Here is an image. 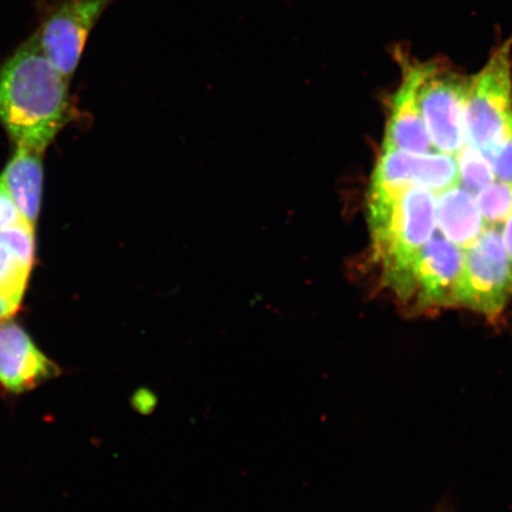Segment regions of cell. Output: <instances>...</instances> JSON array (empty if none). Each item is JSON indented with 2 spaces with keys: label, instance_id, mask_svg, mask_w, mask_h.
<instances>
[{
  "label": "cell",
  "instance_id": "cell-4",
  "mask_svg": "<svg viewBox=\"0 0 512 512\" xmlns=\"http://www.w3.org/2000/svg\"><path fill=\"white\" fill-rule=\"evenodd\" d=\"M512 121V37L471 76L465 106L466 143L491 160Z\"/></svg>",
  "mask_w": 512,
  "mask_h": 512
},
{
  "label": "cell",
  "instance_id": "cell-13",
  "mask_svg": "<svg viewBox=\"0 0 512 512\" xmlns=\"http://www.w3.org/2000/svg\"><path fill=\"white\" fill-rule=\"evenodd\" d=\"M0 177L14 198L24 221L35 228L42 203V153L17 147L15 155Z\"/></svg>",
  "mask_w": 512,
  "mask_h": 512
},
{
  "label": "cell",
  "instance_id": "cell-18",
  "mask_svg": "<svg viewBox=\"0 0 512 512\" xmlns=\"http://www.w3.org/2000/svg\"><path fill=\"white\" fill-rule=\"evenodd\" d=\"M131 403L134 411L143 415H149L155 411L158 400L156 394L153 393L152 390L142 388L133 394Z\"/></svg>",
  "mask_w": 512,
  "mask_h": 512
},
{
  "label": "cell",
  "instance_id": "cell-1",
  "mask_svg": "<svg viewBox=\"0 0 512 512\" xmlns=\"http://www.w3.org/2000/svg\"><path fill=\"white\" fill-rule=\"evenodd\" d=\"M74 114L69 79L31 34L0 62V124L17 147L43 153Z\"/></svg>",
  "mask_w": 512,
  "mask_h": 512
},
{
  "label": "cell",
  "instance_id": "cell-3",
  "mask_svg": "<svg viewBox=\"0 0 512 512\" xmlns=\"http://www.w3.org/2000/svg\"><path fill=\"white\" fill-rule=\"evenodd\" d=\"M464 251L437 230L413 259L382 284L408 313H430L454 307Z\"/></svg>",
  "mask_w": 512,
  "mask_h": 512
},
{
  "label": "cell",
  "instance_id": "cell-6",
  "mask_svg": "<svg viewBox=\"0 0 512 512\" xmlns=\"http://www.w3.org/2000/svg\"><path fill=\"white\" fill-rule=\"evenodd\" d=\"M117 0H38V46L64 78L78 69L95 25Z\"/></svg>",
  "mask_w": 512,
  "mask_h": 512
},
{
  "label": "cell",
  "instance_id": "cell-12",
  "mask_svg": "<svg viewBox=\"0 0 512 512\" xmlns=\"http://www.w3.org/2000/svg\"><path fill=\"white\" fill-rule=\"evenodd\" d=\"M438 232L462 251L471 247L486 227L475 195L462 185L435 195Z\"/></svg>",
  "mask_w": 512,
  "mask_h": 512
},
{
  "label": "cell",
  "instance_id": "cell-8",
  "mask_svg": "<svg viewBox=\"0 0 512 512\" xmlns=\"http://www.w3.org/2000/svg\"><path fill=\"white\" fill-rule=\"evenodd\" d=\"M460 184L456 156L381 151L370 179L368 204L394 201L412 188L434 195Z\"/></svg>",
  "mask_w": 512,
  "mask_h": 512
},
{
  "label": "cell",
  "instance_id": "cell-2",
  "mask_svg": "<svg viewBox=\"0 0 512 512\" xmlns=\"http://www.w3.org/2000/svg\"><path fill=\"white\" fill-rule=\"evenodd\" d=\"M368 211L371 249L383 281L401 271L432 238L437 228L435 195L412 188L394 201L368 204Z\"/></svg>",
  "mask_w": 512,
  "mask_h": 512
},
{
  "label": "cell",
  "instance_id": "cell-9",
  "mask_svg": "<svg viewBox=\"0 0 512 512\" xmlns=\"http://www.w3.org/2000/svg\"><path fill=\"white\" fill-rule=\"evenodd\" d=\"M394 57L401 69V80L389 98L388 120L381 151L437 152L428 137L419 104V89L431 67V61L416 60L401 48H396Z\"/></svg>",
  "mask_w": 512,
  "mask_h": 512
},
{
  "label": "cell",
  "instance_id": "cell-16",
  "mask_svg": "<svg viewBox=\"0 0 512 512\" xmlns=\"http://www.w3.org/2000/svg\"><path fill=\"white\" fill-rule=\"evenodd\" d=\"M496 179L512 184V121L501 145L490 160Z\"/></svg>",
  "mask_w": 512,
  "mask_h": 512
},
{
  "label": "cell",
  "instance_id": "cell-14",
  "mask_svg": "<svg viewBox=\"0 0 512 512\" xmlns=\"http://www.w3.org/2000/svg\"><path fill=\"white\" fill-rule=\"evenodd\" d=\"M475 198L486 226L503 227L512 214V184L496 179L479 190Z\"/></svg>",
  "mask_w": 512,
  "mask_h": 512
},
{
  "label": "cell",
  "instance_id": "cell-19",
  "mask_svg": "<svg viewBox=\"0 0 512 512\" xmlns=\"http://www.w3.org/2000/svg\"><path fill=\"white\" fill-rule=\"evenodd\" d=\"M502 234L505 248H507V252L512 265V214L509 217L508 221L503 224Z\"/></svg>",
  "mask_w": 512,
  "mask_h": 512
},
{
  "label": "cell",
  "instance_id": "cell-7",
  "mask_svg": "<svg viewBox=\"0 0 512 512\" xmlns=\"http://www.w3.org/2000/svg\"><path fill=\"white\" fill-rule=\"evenodd\" d=\"M470 78L431 61L421 82L419 104L434 150L456 156L466 144L465 106Z\"/></svg>",
  "mask_w": 512,
  "mask_h": 512
},
{
  "label": "cell",
  "instance_id": "cell-17",
  "mask_svg": "<svg viewBox=\"0 0 512 512\" xmlns=\"http://www.w3.org/2000/svg\"><path fill=\"white\" fill-rule=\"evenodd\" d=\"M24 220L16 206L14 198L10 195L8 188L0 177V230L14 226Z\"/></svg>",
  "mask_w": 512,
  "mask_h": 512
},
{
  "label": "cell",
  "instance_id": "cell-10",
  "mask_svg": "<svg viewBox=\"0 0 512 512\" xmlns=\"http://www.w3.org/2000/svg\"><path fill=\"white\" fill-rule=\"evenodd\" d=\"M62 374L59 364L37 347L21 325L0 320V388L12 395L31 392Z\"/></svg>",
  "mask_w": 512,
  "mask_h": 512
},
{
  "label": "cell",
  "instance_id": "cell-5",
  "mask_svg": "<svg viewBox=\"0 0 512 512\" xmlns=\"http://www.w3.org/2000/svg\"><path fill=\"white\" fill-rule=\"evenodd\" d=\"M512 298V265L502 227L486 226L464 251L454 307L470 310L498 322Z\"/></svg>",
  "mask_w": 512,
  "mask_h": 512
},
{
  "label": "cell",
  "instance_id": "cell-15",
  "mask_svg": "<svg viewBox=\"0 0 512 512\" xmlns=\"http://www.w3.org/2000/svg\"><path fill=\"white\" fill-rule=\"evenodd\" d=\"M460 185L476 195L486 185L496 181L494 169L488 158L475 147L465 144L456 155Z\"/></svg>",
  "mask_w": 512,
  "mask_h": 512
},
{
  "label": "cell",
  "instance_id": "cell-11",
  "mask_svg": "<svg viewBox=\"0 0 512 512\" xmlns=\"http://www.w3.org/2000/svg\"><path fill=\"white\" fill-rule=\"evenodd\" d=\"M34 260V227L22 220L0 230V320L21 307Z\"/></svg>",
  "mask_w": 512,
  "mask_h": 512
}]
</instances>
